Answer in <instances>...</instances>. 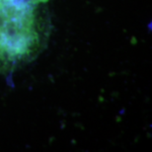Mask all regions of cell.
Masks as SVG:
<instances>
[{"mask_svg":"<svg viewBox=\"0 0 152 152\" xmlns=\"http://www.w3.org/2000/svg\"><path fill=\"white\" fill-rule=\"evenodd\" d=\"M16 1L20 3H24V4H30V5H36L41 4V3H45L48 1V0H16Z\"/></svg>","mask_w":152,"mask_h":152,"instance_id":"6da1fadb","label":"cell"}]
</instances>
